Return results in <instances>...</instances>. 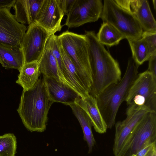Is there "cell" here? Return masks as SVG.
Masks as SVG:
<instances>
[{
  "label": "cell",
  "instance_id": "1",
  "mask_svg": "<svg viewBox=\"0 0 156 156\" xmlns=\"http://www.w3.org/2000/svg\"><path fill=\"white\" fill-rule=\"evenodd\" d=\"M89 45L92 82L89 94L96 98L110 85L121 80V72L118 61L98 41L94 31H85Z\"/></svg>",
  "mask_w": 156,
  "mask_h": 156
},
{
  "label": "cell",
  "instance_id": "2",
  "mask_svg": "<svg viewBox=\"0 0 156 156\" xmlns=\"http://www.w3.org/2000/svg\"><path fill=\"white\" fill-rule=\"evenodd\" d=\"M54 103L44 78H40L32 88L23 91L17 111L29 131L42 132L46 129L48 112Z\"/></svg>",
  "mask_w": 156,
  "mask_h": 156
},
{
  "label": "cell",
  "instance_id": "3",
  "mask_svg": "<svg viewBox=\"0 0 156 156\" xmlns=\"http://www.w3.org/2000/svg\"><path fill=\"white\" fill-rule=\"evenodd\" d=\"M139 66L132 57L130 58L125 72L120 81L108 86L96 98L108 129H112L115 125L119 108L121 103L125 101L139 74Z\"/></svg>",
  "mask_w": 156,
  "mask_h": 156
},
{
  "label": "cell",
  "instance_id": "4",
  "mask_svg": "<svg viewBox=\"0 0 156 156\" xmlns=\"http://www.w3.org/2000/svg\"><path fill=\"white\" fill-rule=\"evenodd\" d=\"M60 45L67 53L89 92L92 82L89 44L85 34L67 30L58 36Z\"/></svg>",
  "mask_w": 156,
  "mask_h": 156
},
{
  "label": "cell",
  "instance_id": "5",
  "mask_svg": "<svg viewBox=\"0 0 156 156\" xmlns=\"http://www.w3.org/2000/svg\"><path fill=\"white\" fill-rule=\"evenodd\" d=\"M103 22L115 28L128 40L141 37L143 30L131 12L119 6L114 0H104L100 17Z\"/></svg>",
  "mask_w": 156,
  "mask_h": 156
},
{
  "label": "cell",
  "instance_id": "6",
  "mask_svg": "<svg viewBox=\"0 0 156 156\" xmlns=\"http://www.w3.org/2000/svg\"><path fill=\"white\" fill-rule=\"evenodd\" d=\"M156 143V112H147L131 131L116 156H134L145 147Z\"/></svg>",
  "mask_w": 156,
  "mask_h": 156
},
{
  "label": "cell",
  "instance_id": "7",
  "mask_svg": "<svg viewBox=\"0 0 156 156\" xmlns=\"http://www.w3.org/2000/svg\"><path fill=\"white\" fill-rule=\"evenodd\" d=\"M51 35L35 22L29 25L22 38L21 48L24 63L39 60Z\"/></svg>",
  "mask_w": 156,
  "mask_h": 156
},
{
  "label": "cell",
  "instance_id": "8",
  "mask_svg": "<svg viewBox=\"0 0 156 156\" xmlns=\"http://www.w3.org/2000/svg\"><path fill=\"white\" fill-rule=\"evenodd\" d=\"M103 7L101 0H75L63 25L69 28L77 27L95 22L100 18Z\"/></svg>",
  "mask_w": 156,
  "mask_h": 156
},
{
  "label": "cell",
  "instance_id": "9",
  "mask_svg": "<svg viewBox=\"0 0 156 156\" xmlns=\"http://www.w3.org/2000/svg\"><path fill=\"white\" fill-rule=\"evenodd\" d=\"M11 9L0 8V44L9 47L21 48L27 27L17 21L11 12Z\"/></svg>",
  "mask_w": 156,
  "mask_h": 156
},
{
  "label": "cell",
  "instance_id": "10",
  "mask_svg": "<svg viewBox=\"0 0 156 156\" xmlns=\"http://www.w3.org/2000/svg\"><path fill=\"white\" fill-rule=\"evenodd\" d=\"M150 111L144 105H138L133 102L128 105L126 119L117 122L115 125V133L112 148L115 156L119 153L132 130L144 116Z\"/></svg>",
  "mask_w": 156,
  "mask_h": 156
},
{
  "label": "cell",
  "instance_id": "11",
  "mask_svg": "<svg viewBox=\"0 0 156 156\" xmlns=\"http://www.w3.org/2000/svg\"><path fill=\"white\" fill-rule=\"evenodd\" d=\"M136 95L144 98L151 111L156 112V79L147 70L138 74L131 86L125 101L127 105Z\"/></svg>",
  "mask_w": 156,
  "mask_h": 156
},
{
  "label": "cell",
  "instance_id": "12",
  "mask_svg": "<svg viewBox=\"0 0 156 156\" xmlns=\"http://www.w3.org/2000/svg\"><path fill=\"white\" fill-rule=\"evenodd\" d=\"M64 15L61 0H44L35 22L51 35L61 30Z\"/></svg>",
  "mask_w": 156,
  "mask_h": 156
},
{
  "label": "cell",
  "instance_id": "13",
  "mask_svg": "<svg viewBox=\"0 0 156 156\" xmlns=\"http://www.w3.org/2000/svg\"><path fill=\"white\" fill-rule=\"evenodd\" d=\"M49 94L53 102L69 105L82 98L73 88L55 79L43 77Z\"/></svg>",
  "mask_w": 156,
  "mask_h": 156
},
{
  "label": "cell",
  "instance_id": "14",
  "mask_svg": "<svg viewBox=\"0 0 156 156\" xmlns=\"http://www.w3.org/2000/svg\"><path fill=\"white\" fill-rule=\"evenodd\" d=\"M44 0H15L12 7L20 23L28 25L35 22Z\"/></svg>",
  "mask_w": 156,
  "mask_h": 156
},
{
  "label": "cell",
  "instance_id": "15",
  "mask_svg": "<svg viewBox=\"0 0 156 156\" xmlns=\"http://www.w3.org/2000/svg\"><path fill=\"white\" fill-rule=\"evenodd\" d=\"M131 11L144 31L156 32V22L147 0H130Z\"/></svg>",
  "mask_w": 156,
  "mask_h": 156
},
{
  "label": "cell",
  "instance_id": "16",
  "mask_svg": "<svg viewBox=\"0 0 156 156\" xmlns=\"http://www.w3.org/2000/svg\"><path fill=\"white\" fill-rule=\"evenodd\" d=\"M38 64L40 75L41 74L43 77L54 78L72 87L62 74L48 41L43 54L38 62Z\"/></svg>",
  "mask_w": 156,
  "mask_h": 156
},
{
  "label": "cell",
  "instance_id": "17",
  "mask_svg": "<svg viewBox=\"0 0 156 156\" xmlns=\"http://www.w3.org/2000/svg\"><path fill=\"white\" fill-rule=\"evenodd\" d=\"M75 103L86 112L97 132L103 134L106 132L108 128L100 111L95 98L89 94L79 99Z\"/></svg>",
  "mask_w": 156,
  "mask_h": 156
},
{
  "label": "cell",
  "instance_id": "18",
  "mask_svg": "<svg viewBox=\"0 0 156 156\" xmlns=\"http://www.w3.org/2000/svg\"><path fill=\"white\" fill-rule=\"evenodd\" d=\"M60 49L66 70L65 80L82 98L86 97L89 94V92L79 73L69 56L61 45Z\"/></svg>",
  "mask_w": 156,
  "mask_h": 156
},
{
  "label": "cell",
  "instance_id": "19",
  "mask_svg": "<svg viewBox=\"0 0 156 156\" xmlns=\"http://www.w3.org/2000/svg\"><path fill=\"white\" fill-rule=\"evenodd\" d=\"M0 63L7 69H15L20 72L24 64L21 48L9 47L0 44Z\"/></svg>",
  "mask_w": 156,
  "mask_h": 156
},
{
  "label": "cell",
  "instance_id": "20",
  "mask_svg": "<svg viewBox=\"0 0 156 156\" xmlns=\"http://www.w3.org/2000/svg\"><path fill=\"white\" fill-rule=\"evenodd\" d=\"M69 106L81 126L83 131V139L88 146V153L90 154L96 144L92 131V125L91 121L85 110L79 105L75 103Z\"/></svg>",
  "mask_w": 156,
  "mask_h": 156
},
{
  "label": "cell",
  "instance_id": "21",
  "mask_svg": "<svg viewBox=\"0 0 156 156\" xmlns=\"http://www.w3.org/2000/svg\"><path fill=\"white\" fill-rule=\"evenodd\" d=\"M40 76L38 62L24 63L16 82L22 87L23 91L32 88L39 79Z\"/></svg>",
  "mask_w": 156,
  "mask_h": 156
},
{
  "label": "cell",
  "instance_id": "22",
  "mask_svg": "<svg viewBox=\"0 0 156 156\" xmlns=\"http://www.w3.org/2000/svg\"><path fill=\"white\" fill-rule=\"evenodd\" d=\"M96 37L98 41L109 47L118 44L124 36L112 25L107 23L101 24Z\"/></svg>",
  "mask_w": 156,
  "mask_h": 156
},
{
  "label": "cell",
  "instance_id": "23",
  "mask_svg": "<svg viewBox=\"0 0 156 156\" xmlns=\"http://www.w3.org/2000/svg\"><path fill=\"white\" fill-rule=\"evenodd\" d=\"M128 41L132 52V58L139 66L148 60L151 55L143 38Z\"/></svg>",
  "mask_w": 156,
  "mask_h": 156
},
{
  "label": "cell",
  "instance_id": "24",
  "mask_svg": "<svg viewBox=\"0 0 156 156\" xmlns=\"http://www.w3.org/2000/svg\"><path fill=\"white\" fill-rule=\"evenodd\" d=\"M16 148V138L13 134L0 136V156H15Z\"/></svg>",
  "mask_w": 156,
  "mask_h": 156
},
{
  "label": "cell",
  "instance_id": "25",
  "mask_svg": "<svg viewBox=\"0 0 156 156\" xmlns=\"http://www.w3.org/2000/svg\"><path fill=\"white\" fill-rule=\"evenodd\" d=\"M48 42L52 53L57 62L62 74L65 79L66 70L60 51V45L58 36L55 34L51 35L48 40Z\"/></svg>",
  "mask_w": 156,
  "mask_h": 156
},
{
  "label": "cell",
  "instance_id": "26",
  "mask_svg": "<svg viewBox=\"0 0 156 156\" xmlns=\"http://www.w3.org/2000/svg\"><path fill=\"white\" fill-rule=\"evenodd\" d=\"M141 37L146 42L151 55L156 52V32L143 31Z\"/></svg>",
  "mask_w": 156,
  "mask_h": 156
},
{
  "label": "cell",
  "instance_id": "27",
  "mask_svg": "<svg viewBox=\"0 0 156 156\" xmlns=\"http://www.w3.org/2000/svg\"><path fill=\"white\" fill-rule=\"evenodd\" d=\"M148 61V67L147 70L156 79V52L151 55Z\"/></svg>",
  "mask_w": 156,
  "mask_h": 156
},
{
  "label": "cell",
  "instance_id": "28",
  "mask_svg": "<svg viewBox=\"0 0 156 156\" xmlns=\"http://www.w3.org/2000/svg\"><path fill=\"white\" fill-rule=\"evenodd\" d=\"M75 0H61L64 15H67L70 10Z\"/></svg>",
  "mask_w": 156,
  "mask_h": 156
},
{
  "label": "cell",
  "instance_id": "29",
  "mask_svg": "<svg viewBox=\"0 0 156 156\" xmlns=\"http://www.w3.org/2000/svg\"><path fill=\"white\" fill-rule=\"evenodd\" d=\"M114 1L121 8L131 12L130 6V0H114Z\"/></svg>",
  "mask_w": 156,
  "mask_h": 156
},
{
  "label": "cell",
  "instance_id": "30",
  "mask_svg": "<svg viewBox=\"0 0 156 156\" xmlns=\"http://www.w3.org/2000/svg\"><path fill=\"white\" fill-rule=\"evenodd\" d=\"M155 144H156V143L150 144L145 147L138 152L134 156H145Z\"/></svg>",
  "mask_w": 156,
  "mask_h": 156
},
{
  "label": "cell",
  "instance_id": "31",
  "mask_svg": "<svg viewBox=\"0 0 156 156\" xmlns=\"http://www.w3.org/2000/svg\"><path fill=\"white\" fill-rule=\"evenodd\" d=\"M15 0H0V8L6 7L12 8Z\"/></svg>",
  "mask_w": 156,
  "mask_h": 156
},
{
  "label": "cell",
  "instance_id": "32",
  "mask_svg": "<svg viewBox=\"0 0 156 156\" xmlns=\"http://www.w3.org/2000/svg\"><path fill=\"white\" fill-rule=\"evenodd\" d=\"M145 156H156V144L154 145Z\"/></svg>",
  "mask_w": 156,
  "mask_h": 156
},
{
  "label": "cell",
  "instance_id": "33",
  "mask_svg": "<svg viewBox=\"0 0 156 156\" xmlns=\"http://www.w3.org/2000/svg\"><path fill=\"white\" fill-rule=\"evenodd\" d=\"M153 4L154 9L155 10H156V0H153Z\"/></svg>",
  "mask_w": 156,
  "mask_h": 156
}]
</instances>
